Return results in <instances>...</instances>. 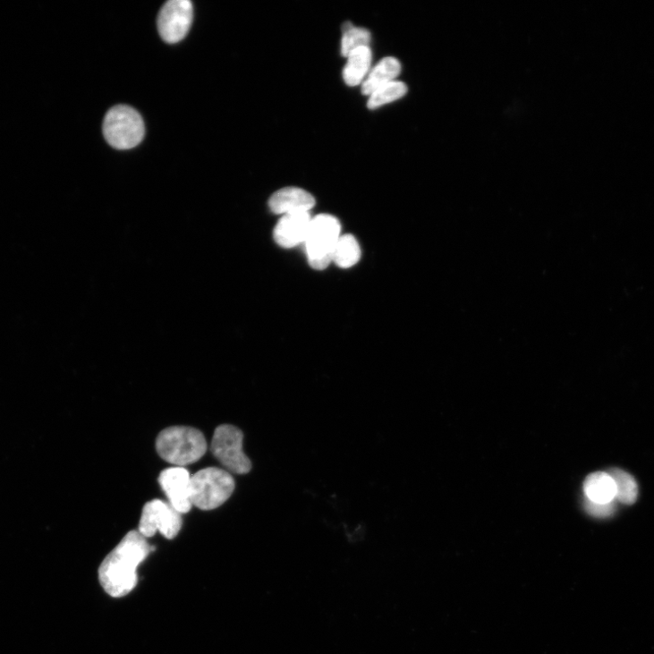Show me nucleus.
<instances>
[{
  "mask_svg": "<svg viewBox=\"0 0 654 654\" xmlns=\"http://www.w3.org/2000/svg\"><path fill=\"white\" fill-rule=\"evenodd\" d=\"M151 552L147 539L131 531L104 559L98 569L101 586L109 597H126L138 584V568Z\"/></svg>",
  "mask_w": 654,
  "mask_h": 654,
  "instance_id": "1",
  "label": "nucleus"
},
{
  "mask_svg": "<svg viewBox=\"0 0 654 654\" xmlns=\"http://www.w3.org/2000/svg\"><path fill=\"white\" fill-rule=\"evenodd\" d=\"M156 448L166 462L183 467L201 459L208 444L202 432L196 429L172 427L158 435Z\"/></svg>",
  "mask_w": 654,
  "mask_h": 654,
  "instance_id": "2",
  "label": "nucleus"
},
{
  "mask_svg": "<svg viewBox=\"0 0 654 654\" xmlns=\"http://www.w3.org/2000/svg\"><path fill=\"white\" fill-rule=\"evenodd\" d=\"M234 487L229 471L217 467L202 469L191 478V503L200 510H214L230 498Z\"/></svg>",
  "mask_w": 654,
  "mask_h": 654,
  "instance_id": "3",
  "label": "nucleus"
},
{
  "mask_svg": "<svg viewBox=\"0 0 654 654\" xmlns=\"http://www.w3.org/2000/svg\"><path fill=\"white\" fill-rule=\"evenodd\" d=\"M103 133L111 147L127 150L139 146L143 140L145 125L138 111L129 106L120 105L106 113Z\"/></svg>",
  "mask_w": 654,
  "mask_h": 654,
  "instance_id": "4",
  "label": "nucleus"
},
{
  "mask_svg": "<svg viewBox=\"0 0 654 654\" xmlns=\"http://www.w3.org/2000/svg\"><path fill=\"white\" fill-rule=\"evenodd\" d=\"M340 232V222L331 215L322 214L312 218L305 243L313 268L323 270L333 262Z\"/></svg>",
  "mask_w": 654,
  "mask_h": 654,
  "instance_id": "5",
  "label": "nucleus"
},
{
  "mask_svg": "<svg viewBox=\"0 0 654 654\" xmlns=\"http://www.w3.org/2000/svg\"><path fill=\"white\" fill-rule=\"evenodd\" d=\"M244 435L234 426L218 427L211 443V451L227 471L236 474L249 473L252 463L243 450Z\"/></svg>",
  "mask_w": 654,
  "mask_h": 654,
  "instance_id": "6",
  "label": "nucleus"
},
{
  "mask_svg": "<svg viewBox=\"0 0 654 654\" xmlns=\"http://www.w3.org/2000/svg\"><path fill=\"white\" fill-rule=\"evenodd\" d=\"M183 527L182 514L169 503L152 500L143 508L139 531L144 538H152L157 531L167 539H173Z\"/></svg>",
  "mask_w": 654,
  "mask_h": 654,
  "instance_id": "7",
  "label": "nucleus"
},
{
  "mask_svg": "<svg viewBox=\"0 0 654 654\" xmlns=\"http://www.w3.org/2000/svg\"><path fill=\"white\" fill-rule=\"evenodd\" d=\"M193 21V5L190 0H170L161 9L157 29L162 39L169 44L182 41Z\"/></svg>",
  "mask_w": 654,
  "mask_h": 654,
  "instance_id": "8",
  "label": "nucleus"
},
{
  "mask_svg": "<svg viewBox=\"0 0 654 654\" xmlns=\"http://www.w3.org/2000/svg\"><path fill=\"white\" fill-rule=\"evenodd\" d=\"M191 472L181 466L167 468L159 475V485L169 504L181 514L189 513L193 506L191 497Z\"/></svg>",
  "mask_w": 654,
  "mask_h": 654,
  "instance_id": "9",
  "label": "nucleus"
},
{
  "mask_svg": "<svg viewBox=\"0 0 654 654\" xmlns=\"http://www.w3.org/2000/svg\"><path fill=\"white\" fill-rule=\"evenodd\" d=\"M311 220L310 212L284 215L274 230L275 242L285 249L305 242Z\"/></svg>",
  "mask_w": 654,
  "mask_h": 654,
  "instance_id": "10",
  "label": "nucleus"
},
{
  "mask_svg": "<svg viewBox=\"0 0 654 654\" xmlns=\"http://www.w3.org/2000/svg\"><path fill=\"white\" fill-rule=\"evenodd\" d=\"M314 197L299 188H285L276 191L269 200V208L275 214L309 212L315 207Z\"/></svg>",
  "mask_w": 654,
  "mask_h": 654,
  "instance_id": "11",
  "label": "nucleus"
},
{
  "mask_svg": "<svg viewBox=\"0 0 654 654\" xmlns=\"http://www.w3.org/2000/svg\"><path fill=\"white\" fill-rule=\"evenodd\" d=\"M583 492L587 500L596 504H609L616 497L615 481L604 471L590 473L583 483Z\"/></svg>",
  "mask_w": 654,
  "mask_h": 654,
  "instance_id": "12",
  "label": "nucleus"
},
{
  "mask_svg": "<svg viewBox=\"0 0 654 654\" xmlns=\"http://www.w3.org/2000/svg\"><path fill=\"white\" fill-rule=\"evenodd\" d=\"M372 64V51L369 47L354 50L347 56L343 72L344 81L350 87L358 86L369 74Z\"/></svg>",
  "mask_w": 654,
  "mask_h": 654,
  "instance_id": "13",
  "label": "nucleus"
},
{
  "mask_svg": "<svg viewBox=\"0 0 654 654\" xmlns=\"http://www.w3.org/2000/svg\"><path fill=\"white\" fill-rule=\"evenodd\" d=\"M401 72V64L395 57L387 56L369 72L362 85V92L370 96L379 88L395 81Z\"/></svg>",
  "mask_w": 654,
  "mask_h": 654,
  "instance_id": "14",
  "label": "nucleus"
},
{
  "mask_svg": "<svg viewBox=\"0 0 654 654\" xmlns=\"http://www.w3.org/2000/svg\"><path fill=\"white\" fill-rule=\"evenodd\" d=\"M361 251L358 241L352 234L341 235L335 247L333 262L341 268H349L358 263Z\"/></svg>",
  "mask_w": 654,
  "mask_h": 654,
  "instance_id": "15",
  "label": "nucleus"
},
{
  "mask_svg": "<svg viewBox=\"0 0 654 654\" xmlns=\"http://www.w3.org/2000/svg\"><path fill=\"white\" fill-rule=\"evenodd\" d=\"M608 473L616 484V500L626 505H633L638 497V485L632 475L618 468L610 470Z\"/></svg>",
  "mask_w": 654,
  "mask_h": 654,
  "instance_id": "16",
  "label": "nucleus"
},
{
  "mask_svg": "<svg viewBox=\"0 0 654 654\" xmlns=\"http://www.w3.org/2000/svg\"><path fill=\"white\" fill-rule=\"evenodd\" d=\"M407 92V87L401 81H392L370 95L368 106L370 109L380 107L403 98Z\"/></svg>",
  "mask_w": 654,
  "mask_h": 654,
  "instance_id": "17",
  "label": "nucleus"
},
{
  "mask_svg": "<svg viewBox=\"0 0 654 654\" xmlns=\"http://www.w3.org/2000/svg\"><path fill=\"white\" fill-rule=\"evenodd\" d=\"M343 34L341 51L344 56L347 57L361 47H369L371 33L366 29L352 27Z\"/></svg>",
  "mask_w": 654,
  "mask_h": 654,
  "instance_id": "18",
  "label": "nucleus"
},
{
  "mask_svg": "<svg viewBox=\"0 0 654 654\" xmlns=\"http://www.w3.org/2000/svg\"><path fill=\"white\" fill-rule=\"evenodd\" d=\"M616 500L609 504H596L585 500V509L592 516L608 517L612 516L616 510Z\"/></svg>",
  "mask_w": 654,
  "mask_h": 654,
  "instance_id": "19",
  "label": "nucleus"
}]
</instances>
